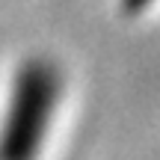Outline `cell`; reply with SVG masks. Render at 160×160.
<instances>
[{"label":"cell","mask_w":160,"mask_h":160,"mask_svg":"<svg viewBox=\"0 0 160 160\" xmlns=\"http://www.w3.org/2000/svg\"><path fill=\"white\" fill-rule=\"evenodd\" d=\"M62 95V74L48 59H27L15 74L3 125L0 160H39L51 116Z\"/></svg>","instance_id":"1"},{"label":"cell","mask_w":160,"mask_h":160,"mask_svg":"<svg viewBox=\"0 0 160 160\" xmlns=\"http://www.w3.org/2000/svg\"><path fill=\"white\" fill-rule=\"evenodd\" d=\"M151 0H122V6H125L128 12H139V9H145Z\"/></svg>","instance_id":"2"}]
</instances>
